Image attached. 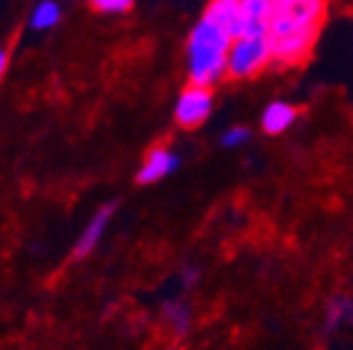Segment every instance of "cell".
Wrapping results in <instances>:
<instances>
[{
  "label": "cell",
  "instance_id": "obj_1",
  "mask_svg": "<svg viewBox=\"0 0 353 350\" xmlns=\"http://www.w3.org/2000/svg\"><path fill=\"white\" fill-rule=\"evenodd\" d=\"M326 15L329 0H272V15L268 25L272 64H304L314 52Z\"/></svg>",
  "mask_w": 353,
  "mask_h": 350
},
{
  "label": "cell",
  "instance_id": "obj_2",
  "mask_svg": "<svg viewBox=\"0 0 353 350\" xmlns=\"http://www.w3.org/2000/svg\"><path fill=\"white\" fill-rule=\"evenodd\" d=\"M233 34L221 25L201 15L189 32L187 42V74L189 83L196 86H216L228 76V52Z\"/></svg>",
  "mask_w": 353,
  "mask_h": 350
},
{
  "label": "cell",
  "instance_id": "obj_3",
  "mask_svg": "<svg viewBox=\"0 0 353 350\" xmlns=\"http://www.w3.org/2000/svg\"><path fill=\"white\" fill-rule=\"evenodd\" d=\"M272 64V50L268 34H243L236 37L228 52V79L248 81Z\"/></svg>",
  "mask_w": 353,
  "mask_h": 350
},
{
  "label": "cell",
  "instance_id": "obj_4",
  "mask_svg": "<svg viewBox=\"0 0 353 350\" xmlns=\"http://www.w3.org/2000/svg\"><path fill=\"white\" fill-rule=\"evenodd\" d=\"M211 108H214V93L209 86H196V83H189L174 105V121L184 130H194V127H201L209 121Z\"/></svg>",
  "mask_w": 353,
  "mask_h": 350
},
{
  "label": "cell",
  "instance_id": "obj_5",
  "mask_svg": "<svg viewBox=\"0 0 353 350\" xmlns=\"http://www.w3.org/2000/svg\"><path fill=\"white\" fill-rule=\"evenodd\" d=\"M113 214H116V203H103V206L96 211L94 218L86 223V228H83L81 236H79L77 245H74V258L83 260L96 250V245H99L101 238H103V233H105V228H108Z\"/></svg>",
  "mask_w": 353,
  "mask_h": 350
},
{
  "label": "cell",
  "instance_id": "obj_6",
  "mask_svg": "<svg viewBox=\"0 0 353 350\" xmlns=\"http://www.w3.org/2000/svg\"><path fill=\"white\" fill-rule=\"evenodd\" d=\"M272 15V0H241V28L238 37L243 34H268Z\"/></svg>",
  "mask_w": 353,
  "mask_h": 350
},
{
  "label": "cell",
  "instance_id": "obj_7",
  "mask_svg": "<svg viewBox=\"0 0 353 350\" xmlns=\"http://www.w3.org/2000/svg\"><path fill=\"white\" fill-rule=\"evenodd\" d=\"M176 165H179L176 154H172L167 147H152L145 154L135 181L138 184H154V181H160L162 176L170 174L172 169H176Z\"/></svg>",
  "mask_w": 353,
  "mask_h": 350
},
{
  "label": "cell",
  "instance_id": "obj_8",
  "mask_svg": "<svg viewBox=\"0 0 353 350\" xmlns=\"http://www.w3.org/2000/svg\"><path fill=\"white\" fill-rule=\"evenodd\" d=\"M204 17H209L211 22L228 30L233 34V39H236L238 28H241V0H209Z\"/></svg>",
  "mask_w": 353,
  "mask_h": 350
},
{
  "label": "cell",
  "instance_id": "obj_9",
  "mask_svg": "<svg viewBox=\"0 0 353 350\" xmlns=\"http://www.w3.org/2000/svg\"><path fill=\"white\" fill-rule=\"evenodd\" d=\"M297 121V108L285 101L270 103L263 113V132L265 135H282L287 127Z\"/></svg>",
  "mask_w": 353,
  "mask_h": 350
},
{
  "label": "cell",
  "instance_id": "obj_10",
  "mask_svg": "<svg viewBox=\"0 0 353 350\" xmlns=\"http://www.w3.org/2000/svg\"><path fill=\"white\" fill-rule=\"evenodd\" d=\"M59 17H61L59 3H54V0H42L32 10V15H30V28L37 30V32H44V30L54 28L57 22H59Z\"/></svg>",
  "mask_w": 353,
  "mask_h": 350
},
{
  "label": "cell",
  "instance_id": "obj_11",
  "mask_svg": "<svg viewBox=\"0 0 353 350\" xmlns=\"http://www.w3.org/2000/svg\"><path fill=\"white\" fill-rule=\"evenodd\" d=\"M162 316L174 329V333H187L189 326H192V311H189V307L182 304V301H165Z\"/></svg>",
  "mask_w": 353,
  "mask_h": 350
},
{
  "label": "cell",
  "instance_id": "obj_12",
  "mask_svg": "<svg viewBox=\"0 0 353 350\" xmlns=\"http://www.w3.org/2000/svg\"><path fill=\"white\" fill-rule=\"evenodd\" d=\"M353 318V301L346 296H336L331 299L329 309H326V329H339L341 323Z\"/></svg>",
  "mask_w": 353,
  "mask_h": 350
},
{
  "label": "cell",
  "instance_id": "obj_13",
  "mask_svg": "<svg viewBox=\"0 0 353 350\" xmlns=\"http://www.w3.org/2000/svg\"><path fill=\"white\" fill-rule=\"evenodd\" d=\"M94 10L105 12V15H121L132 8V0H91Z\"/></svg>",
  "mask_w": 353,
  "mask_h": 350
},
{
  "label": "cell",
  "instance_id": "obj_14",
  "mask_svg": "<svg viewBox=\"0 0 353 350\" xmlns=\"http://www.w3.org/2000/svg\"><path fill=\"white\" fill-rule=\"evenodd\" d=\"M248 127H243V125H236L231 127V130L223 132V137H221V145L223 147H238V145H243L245 140H248Z\"/></svg>",
  "mask_w": 353,
  "mask_h": 350
},
{
  "label": "cell",
  "instance_id": "obj_15",
  "mask_svg": "<svg viewBox=\"0 0 353 350\" xmlns=\"http://www.w3.org/2000/svg\"><path fill=\"white\" fill-rule=\"evenodd\" d=\"M6 69H8V50L6 47H0V79H3Z\"/></svg>",
  "mask_w": 353,
  "mask_h": 350
}]
</instances>
